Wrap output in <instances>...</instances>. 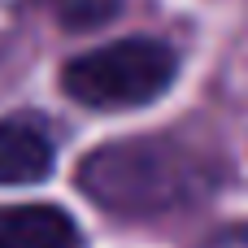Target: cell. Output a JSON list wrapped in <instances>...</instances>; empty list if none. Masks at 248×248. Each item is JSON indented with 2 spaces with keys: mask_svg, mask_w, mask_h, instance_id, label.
Wrapping results in <instances>:
<instances>
[{
  "mask_svg": "<svg viewBox=\"0 0 248 248\" xmlns=\"http://www.w3.org/2000/svg\"><path fill=\"white\" fill-rule=\"evenodd\" d=\"M52 170V140L35 118L0 122V183H39Z\"/></svg>",
  "mask_w": 248,
  "mask_h": 248,
  "instance_id": "cell-3",
  "label": "cell"
},
{
  "mask_svg": "<svg viewBox=\"0 0 248 248\" xmlns=\"http://www.w3.org/2000/svg\"><path fill=\"white\" fill-rule=\"evenodd\" d=\"M205 248H248V227H231V231H218Z\"/></svg>",
  "mask_w": 248,
  "mask_h": 248,
  "instance_id": "cell-6",
  "label": "cell"
},
{
  "mask_svg": "<svg viewBox=\"0 0 248 248\" xmlns=\"http://www.w3.org/2000/svg\"><path fill=\"white\" fill-rule=\"evenodd\" d=\"M214 183L218 174L196 148L161 135L105 144L78 166V187L113 218H161L187 209L205 201Z\"/></svg>",
  "mask_w": 248,
  "mask_h": 248,
  "instance_id": "cell-1",
  "label": "cell"
},
{
  "mask_svg": "<svg viewBox=\"0 0 248 248\" xmlns=\"http://www.w3.org/2000/svg\"><path fill=\"white\" fill-rule=\"evenodd\" d=\"M0 248H78V227L52 205H4Z\"/></svg>",
  "mask_w": 248,
  "mask_h": 248,
  "instance_id": "cell-4",
  "label": "cell"
},
{
  "mask_svg": "<svg viewBox=\"0 0 248 248\" xmlns=\"http://www.w3.org/2000/svg\"><path fill=\"white\" fill-rule=\"evenodd\" d=\"M174 83V52L161 39H122L83 52L65 65L61 87L92 109H131Z\"/></svg>",
  "mask_w": 248,
  "mask_h": 248,
  "instance_id": "cell-2",
  "label": "cell"
},
{
  "mask_svg": "<svg viewBox=\"0 0 248 248\" xmlns=\"http://www.w3.org/2000/svg\"><path fill=\"white\" fill-rule=\"evenodd\" d=\"M118 4H122V0H52V13H57L65 26L83 31V26L109 22V17L118 13Z\"/></svg>",
  "mask_w": 248,
  "mask_h": 248,
  "instance_id": "cell-5",
  "label": "cell"
}]
</instances>
